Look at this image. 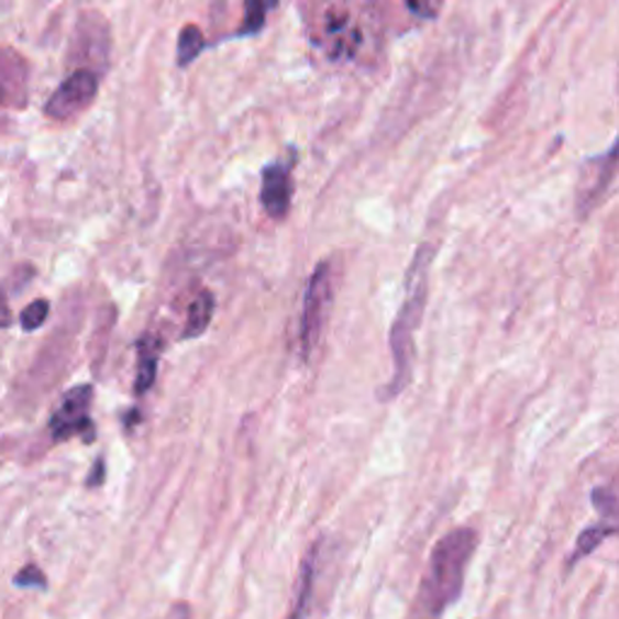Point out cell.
<instances>
[{
    "mask_svg": "<svg viewBox=\"0 0 619 619\" xmlns=\"http://www.w3.org/2000/svg\"><path fill=\"white\" fill-rule=\"evenodd\" d=\"M46 314H48V302L46 300H34L32 306L24 308V312H22V327L27 332L40 330V327L46 320Z\"/></svg>",
    "mask_w": 619,
    "mask_h": 619,
    "instance_id": "cell-16",
    "label": "cell"
},
{
    "mask_svg": "<svg viewBox=\"0 0 619 619\" xmlns=\"http://www.w3.org/2000/svg\"><path fill=\"white\" fill-rule=\"evenodd\" d=\"M290 199H294V181H290V167L274 163L264 167L262 175V206L276 221L286 218L290 209Z\"/></svg>",
    "mask_w": 619,
    "mask_h": 619,
    "instance_id": "cell-7",
    "label": "cell"
},
{
    "mask_svg": "<svg viewBox=\"0 0 619 619\" xmlns=\"http://www.w3.org/2000/svg\"><path fill=\"white\" fill-rule=\"evenodd\" d=\"M213 312H215V296L209 288H199L197 296L191 298L187 308V324L185 332H181V339H199L206 330H209Z\"/></svg>",
    "mask_w": 619,
    "mask_h": 619,
    "instance_id": "cell-11",
    "label": "cell"
},
{
    "mask_svg": "<svg viewBox=\"0 0 619 619\" xmlns=\"http://www.w3.org/2000/svg\"><path fill=\"white\" fill-rule=\"evenodd\" d=\"M10 324V310L3 300V294H0V327H8Z\"/></svg>",
    "mask_w": 619,
    "mask_h": 619,
    "instance_id": "cell-20",
    "label": "cell"
},
{
    "mask_svg": "<svg viewBox=\"0 0 619 619\" xmlns=\"http://www.w3.org/2000/svg\"><path fill=\"white\" fill-rule=\"evenodd\" d=\"M332 298H334V276H332V264L320 262L318 269L312 272L308 278L306 288V306H302V322H300V351L302 361H310L314 349L322 342V332L327 318L332 310Z\"/></svg>",
    "mask_w": 619,
    "mask_h": 619,
    "instance_id": "cell-4",
    "label": "cell"
},
{
    "mask_svg": "<svg viewBox=\"0 0 619 619\" xmlns=\"http://www.w3.org/2000/svg\"><path fill=\"white\" fill-rule=\"evenodd\" d=\"M276 3L278 0H245V18H242V27L237 34H257Z\"/></svg>",
    "mask_w": 619,
    "mask_h": 619,
    "instance_id": "cell-15",
    "label": "cell"
},
{
    "mask_svg": "<svg viewBox=\"0 0 619 619\" xmlns=\"http://www.w3.org/2000/svg\"><path fill=\"white\" fill-rule=\"evenodd\" d=\"M314 566H318V548L308 550L306 562H302L298 598H296V605H294V610H290L288 619H306L308 617L310 600H312V586H314Z\"/></svg>",
    "mask_w": 619,
    "mask_h": 619,
    "instance_id": "cell-12",
    "label": "cell"
},
{
    "mask_svg": "<svg viewBox=\"0 0 619 619\" xmlns=\"http://www.w3.org/2000/svg\"><path fill=\"white\" fill-rule=\"evenodd\" d=\"M306 30L330 60L366 58L378 42L375 15L363 0H306Z\"/></svg>",
    "mask_w": 619,
    "mask_h": 619,
    "instance_id": "cell-1",
    "label": "cell"
},
{
    "mask_svg": "<svg viewBox=\"0 0 619 619\" xmlns=\"http://www.w3.org/2000/svg\"><path fill=\"white\" fill-rule=\"evenodd\" d=\"M203 46H206V42H203L201 30L197 27V24H187V27L181 30L179 42H177V64L181 68L189 66L191 60L203 52Z\"/></svg>",
    "mask_w": 619,
    "mask_h": 619,
    "instance_id": "cell-14",
    "label": "cell"
},
{
    "mask_svg": "<svg viewBox=\"0 0 619 619\" xmlns=\"http://www.w3.org/2000/svg\"><path fill=\"white\" fill-rule=\"evenodd\" d=\"M409 619H439V617H433V615H429V612H423L421 608H417V605H414V610H411Z\"/></svg>",
    "mask_w": 619,
    "mask_h": 619,
    "instance_id": "cell-21",
    "label": "cell"
},
{
    "mask_svg": "<svg viewBox=\"0 0 619 619\" xmlns=\"http://www.w3.org/2000/svg\"><path fill=\"white\" fill-rule=\"evenodd\" d=\"M27 95V66L20 54L0 52V107H22Z\"/></svg>",
    "mask_w": 619,
    "mask_h": 619,
    "instance_id": "cell-8",
    "label": "cell"
},
{
    "mask_svg": "<svg viewBox=\"0 0 619 619\" xmlns=\"http://www.w3.org/2000/svg\"><path fill=\"white\" fill-rule=\"evenodd\" d=\"M161 349H163L161 339L153 334H143L139 339V371H136V385H133L136 395H145L155 385Z\"/></svg>",
    "mask_w": 619,
    "mask_h": 619,
    "instance_id": "cell-10",
    "label": "cell"
},
{
    "mask_svg": "<svg viewBox=\"0 0 619 619\" xmlns=\"http://www.w3.org/2000/svg\"><path fill=\"white\" fill-rule=\"evenodd\" d=\"M433 262V247L421 245L414 262H411L405 278V302L390 327V351H393V378L378 393L380 402H390L399 397L411 380L417 356V332L421 327L423 310L429 300V272Z\"/></svg>",
    "mask_w": 619,
    "mask_h": 619,
    "instance_id": "cell-2",
    "label": "cell"
},
{
    "mask_svg": "<svg viewBox=\"0 0 619 619\" xmlns=\"http://www.w3.org/2000/svg\"><path fill=\"white\" fill-rule=\"evenodd\" d=\"M479 535L475 528H455L431 550L427 574L421 578L417 608L439 617L463 596L467 566L477 552Z\"/></svg>",
    "mask_w": 619,
    "mask_h": 619,
    "instance_id": "cell-3",
    "label": "cell"
},
{
    "mask_svg": "<svg viewBox=\"0 0 619 619\" xmlns=\"http://www.w3.org/2000/svg\"><path fill=\"white\" fill-rule=\"evenodd\" d=\"M615 173V151H610L605 157H596L584 167L581 175V187H578V211H588L593 203L598 201L600 194L608 189L610 179Z\"/></svg>",
    "mask_w": 619,
    "mask_h": 619,
    "instance_id": "cell-9",
    "label": "cell"
},
{
    "mask_svg": "<svg viewBox=\"0 0 619 619\" xmlns=\"http://www.w3.org/2000/svg\"><path fill=\"white\" fill-rule=\"evenodd\" d=\"M90 405H92V385H78L66 393L64 402L54 411L52 429L54 441H68L73 435H82V441L95 439V427L90 421Z\"/></svg>",
    "mask_w": 619,
    "mask_h": 619,
    "instance_id": "cell-5",
    "label": "cell"
},
{
    "mask_svg": "<svg viewBox=\"0 0 619 619\" xmlns=\"http://www.w3.org/2000/svg\"><path fill=\"white\" fill-rule=\"evenodd\" d=\"M18 586H36V588H46V578L36 566H24L22 572L15 576Z\"/></svg>",
    "mask_w": 619,
    "mask_h": 619,
    "instance_id": "cell-19",
    "label": "cell"
},
{
    "mask_svg": "<svg viewBox=\"0 0 619 619\" xmlns=\"http://www.w3.org/2000/svg\"><path fill=\"white\" fill-rule=\"evenodd\" d=\"M612 535H615V523L593 526V528L581 532L578 540H576V548H574L572 560H568V566H574L578 560H586L588 554L596 552V548H600V544L608 540V538H612Z\"/></svg>",
    "mask_w": 619,
    "mask_h": 619,
    "instance_id": "cell-13",
    "label": "cell"
},
{
    "mask_svg": "<svg viewBox=\"0 0 619 619\" xmlns=\"http://www.w3.org/2000/svg\"><path fill=\"white\" fill-rule=\"evenodd\" d=\"M97 88H100V82H97V76L90 68L70 73V76L60 82V88L52 95V100L46 102V114L58 121L78 117L92 104Z\"/></svg>",
    "mask_w": 619,
    "mask_h": 619,
    "instance_id": "cell-6",
    "label": "cell"
},
{
    "mask_svg": "<svg viewBox=\"0 0 619 619\" xmlns=\"http://www.w3.org/2000/svg\"><path fill=\"white\" fill-rule=\"evenodd\" d=\"M590 501H593V506H596L603 516H608L610 520L615 518V513H617V496L610 489H603V487L600 489H593Z\"/></svg>",
    "mask_w": 619,
    "mask_h": 619,
    "instance_id": "cell-17",
    "label": "cell"
},
{
    "mask_svg": "<svg viewBox=\"0 0 619 619\" xmlns=\"http://www.w3.org/2000/svg\"><path fill=\"white\" fill-rule=\"evenodd\" d=\"M409 5V10L414 12V15L423 18V20H431L441 12L443 8V0H405Z\"/></svg>",
    "mask_w": 619,
    "mask_h": 619,
    "instance_id": "cell-18",
    "label": "cell"
}]
</instances>
